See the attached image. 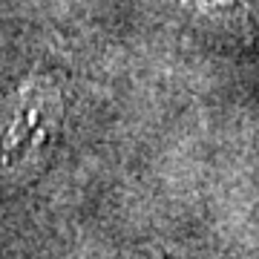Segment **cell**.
<instances>
[{
	"label": "cell",
	"instance_id": "obj_1",
	"mask_svg": "<svg viewBox=\"0 0 259 259\" xmlns=\"http://www.w3.org/2000/svg\"><path fill=\"white\" fill-rule=\"evenodd\" d=\"M58 115L61 104L55 90L44 81L26 83L12 104L6 127L0 133V164L23 167L29 164V158L40 156L52 141Z\"/></svg>",
	"mask_w": 259,
	"mask_h": 259
}]
</instances>
